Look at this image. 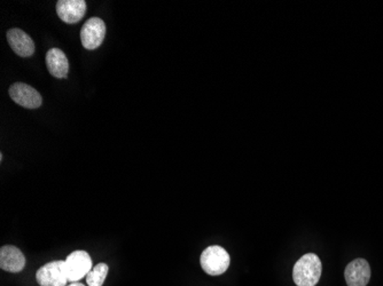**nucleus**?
Returning a JSON list of instances; mask_svg holds the SVG:
<instances>
[{"label":"nucleus","instance_id":"11","mask_svg":"<svg viewBox=\"0 0 383 286\" xmlns=\"http://www.w3.org/2000/svg\"><path fill=\"white\" fill-rule=\"evenodd\" d=\"M48 72L55 78H65L69 72L68 58L59 48H52L46 54Z\"/></svg>","mask_w":383,"mask_h":286},{"label":"nucleus","instance_id":"2","mask_svg":"<svg viewBox=\"0 0 383 286\" xmlns=\"http://www.w3.org/2000/svg\"><path fill=\"white\" fill-rule=\"evenodd\" d=\"M229 254L219 245L209 246L202 252L200 258L202 270L210 276H219L229 270Z\"/></svg>","mask_w":383,"mask_h":286},{"label":"nucleus","instance_id":"10","mask_svg":"<svg viewBox=\"0 0 383 286\" xmlns=\"http://www.w3.org/2000/svg\"><path fill=\"white\" fill-rule=\"evenodd\" d=\"M7 41L12 50L21 58H29L34 53L32 38L21 29H10L7 32Z\"/></svg>","mask_w":383,"mask_h":286},{"label":"nucleus","instance_id":"7","mask_svg":"<svg viewBox=\"0 0 383 286\" xmlns=\"http://www.w3.org/2000/svg\"><path fill=\"white\" fill-rule=\"evenodd\" d=\"M25 256L17 246L5 245L0 249V268L8 273H20L25 267Z\"/></svg>","mask_w":383,"mask_h":286},{"label":"nucleus","instance_id":"9","mask_svg":"<svg viewBox=\"0 0 383 286\" xmlns=\"http://www.w3.org/2000/svg\"><path fill=\"white\" fill-rule=\"evenodd\" d=\"M344 277L348 286H366L371 280L370 263L365 259H356L346 266Z\"/></svg>","mask_w":383,"mask_h":286},{"label":"nucleus","instance_id":"3","mask_svg":"<svg viewBox=\"0 0 383 286\" xmlns=\"http://www.w3.org/2000/svg\"><path fill=\"white\" fill-rule=\"evenodd\" d=\"M36 280L41 286L67 285L69 280L65 260H58L41 267L36 274Z\"/></svg>","mask_w":383,"mask_h":286},{"label":"nucleus","instance_id":"8","mask_svg":"<svg viewBox=\"0 0 383 286\" xmlns=\"http://www.w3.org/2000/svg\"><path fill=\"white\" fill-rule=\"evenodd\" d=\"M85 12L84 0H59L56 3V13L65 23H77L84 17Z\"/></svg>","mask_w":383,"mask_h":286},{"label":"nucleus","instance_id":"5","mask_svg":"<svg viewBox=\"0 0 383 286\" xmlns=\"http://www.w3.org/2000/svg\"><path fill=\"white\" fill-rule=\"evenodd\" d=\"M106 36V24L99 17H91L81 30V41L86 50H96L103 44Z\"/></svg>","mask_w":383,"mask_h":286},{"label":"nucleus","instance_id":"13","mask_svg":"<svg viewBox=\"0 0 383 286\" xmlns=\"http://www.w3.org/2000/svg\"><path fill=\"white\" fill-rule=\"evenodd\" d=\"M68 286H85L84 284L79 283V282H75V283H72L70 285Z\"/></svg>","mask_w":383,"mask_h":286},{"label":"nucleus","instance_id":"12","mask_svg":"<svg viewBox=\"0 0 383 286\" xmlns=\"http://www.w3.org/2000/svg\"><path fill=\"white\" fill-rule=\"evenodd\" d=\"M110 272V267L106 263H99L93 267L92 270L86 276V283L89 286H103Z\"/></svg>","mask_w":383,"mask_h":286},{"label":"nucleus","instance_id":"1","mask_svg":"<svg viewBox=\"0 0 383 286\" xmlns=\"http://www.w3.org/2000/svg\"><path fill=\"white\" fill-rule=\"evenodd\" d=\"M322 261L315 253H307L298 260L293 270V280L298 286H315L322 276Z\"/></svg>","mask_w":383,"mask_h":286},{"label":"nucleus","instance_id":"4","mask_svg":"<svg viewBox=\"0 0 383 286\" xmlns=\"http://www.w3.org/2000/svg\"><path fill=\"white\" fill-rule=\"evenodd\" d=\"M65 261V268L70 282H79L92 270V260L89 253L82 250L70 253Z\"/></svg>","mask_w":383,"mask_h":286},{"label":"nucleus","instance_id":"6","mask_svg":"<svg viewBox=\"0 0 383 286\" xmlns=\"http://www.w3.org/2000/svg\"><path fill=\"white\" fill-rule=\"evenodd\" d=\"M10 99L19 106L24 107L27 109H37L43 103V98L41 93L34 87L23 84V82H15L10 86Z\"/></svg>","mask_w":383,"mask_h":286}]
</instances>
